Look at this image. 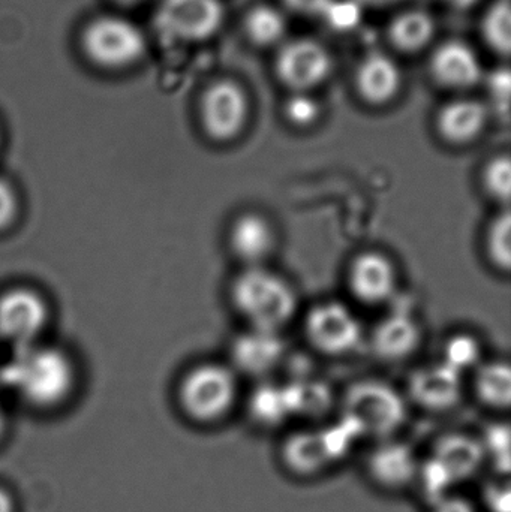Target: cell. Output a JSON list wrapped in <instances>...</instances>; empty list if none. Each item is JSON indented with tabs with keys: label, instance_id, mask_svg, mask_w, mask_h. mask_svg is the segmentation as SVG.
Returning <instances> with one entry per match:
<instances>
[{
	"label": "cell",
	"instance_id": "6da1fadb",
	"mask_svg": "<svg viewBox=\"0 0 511 512\" xmlns=\"http://www.w3.org/2000/svg\"><path fill=\"white\" fill-rule=\"evenodd\" d=\"M20 358L15 387L21 399L38 411H54L69 402L78 372L68 352L57 346H29Z\"/></svg>",
	"mask_w": 511,
	"mask_h": 512
},
{
	"label": "cell",
	"instance_id": "7a4b0ae2",
	"mask_svg": "<svg viewBox=\"0 0 511 512\" xmlns=\"http://www.w3.org/2000/svg\"><path fill=\"white\" fill-rule=\"evenodd\" d=\"M233 300L239 312L257 330L278 333L296 312V295L290 285L260 267L248 268L237 277Z\"/></svg>",
	"mask_w": 511,
	"mask_h": 512
},
{
	"label": "cell",
	"instance_id": "3957f363",
	"mask_svg": "<svg viewBox=\"0 0 511 512\" xmlns=\"http://www.w3.org/2000/svg\"><path fill=\"white\" fill-rule=\"evenodd\" d=\"M81 48L99 68L119 71L140 62L147 51L143 30L120 15H101L87 23L81 33Z\"/></svg>",
	"mask_w": 511,
	"mask_h": 512
},
{
	"label": "cell",
	"instance_id": "277c9868",
	"mask_svg": "<svg viewBox=\"0 0 511 512\" xmlns=\"http://www.w3.org/2000/svg\"><path fill=\"white\" fill-rule=\"evenodd\" d=\"M407 409L395 388L378 381H363L348 390L344 400V420L360 436L386 439L401 429Z\"/></svg>",
	"mask_w": 511,
	"mask_h": 512
},
{
	"label": "cell",
	"instance_id": "5b68a950",
	"mask_svg": "<svg viewBox=\"0 0 511 512\" xmlns=\"http://www.w3.org/2000/svg\"><path fill=\"white\" fill-rule=\"evenodd\" d=\"M236 394V381L227 367L201 364L183 376L177 390V400L189 420L212 424L231 411Z\"/></svg>",
	"mask_w": 511,
	"mask_h": 512
},
{
	"label": "cell",
	"instance_id": "8992f818",
	"mask_svg": "<svg viewBox=\"0 0 511 512\" xmlns=\"http://www.w3.org/2000/svg\"><path fill=\"white\" fill-rule=\"evenodd\" d=\"M51 307L45 295L32 286L17 285L0 292V339L29 348L47 331Z\"/></svg>",
	"mask_w": 511,
	"mask_h": 512
},
{
	"label": "cell",
	"instance_id": "52a82bcc",
	"mask_svg": "<svg viewBox=\"0 0 511 512\" xmlns=\"http://www.w3.org/2000/svg\"><path fill=\"white\" fill-rule=\"evenodd\" d=\"M224 21L219 0H162L155 26L167 41L200 42L215 35Z\"/></svg>",
	"mask_w": 511,
	"mask_h": 512
},
{
	"label": "cell",
	"instance_id": "ba28073f",
	"mask_svg": "<svg viewBox=\"0 0 511 512\" xmlns=\"http://www.w3.org/2000/svg\"><path fill=\"white\" fill-rule=\"evenodd\" d=\"M248 99L239 84L218 81L204 92L200 114L204 131L216 141L233 140L245 128Z\"/></svg>",
	"mask_w": 511,
	"mask_h": 512
},
{
	"label": "cell",
	"instance_id": "9c48e42d",
	"mask_svg": "<svg viewBox=\"0 0 511 512\" xmlns=\"http://www.w3.org/2000/svg\"><path fill=\"white\" fill-rule=\"evenodd\" d=\"M332 57L314 39H297L282 47L276 57L279 80L296 92H308L329 77Z\"/></svg>",
	"mask_w": 511,
	"mask_h": 512
},
{
	"label": "cell",
	"instance_id": "30bf717a",
	"mask_svg": "<svg viewBox=\"0 0 511 512\" xmlns=\"http://www.w3.org/2000/svg\"><path fill=\"white\" fill-rule=\"evenodd\" d=\"M306 333L315 348L332 355L353 351L362 339L356 316L339 303L315 307L306 321Z\"/></svg>",
	"mask_w": 511,
	"mask_h": 512
},
{
	"label": "cell",
	"instance_id": "8fae6325",
	"mask_svg": "<svg viewBox=\"0 0 511 512\" xmlns=\"http://www.w3.org/2000/svg\"><path fill=\"white\" fill-rule=\"evenodd\" d=\"M369 480L386 492H402L414 486L420 462L413 448L396 441H384L366 457Z\"/></svg>",
	"mask_w": 511,
	"mask_h": 512
},
{
	"label": "cell",
	"instance_id": "7c38bea8",
	"mask_svg": "<svg viewBox=\"0 0 511 512\" xmlns=\"http://www.w3.org/2000/svg\"><path fill=\"white\" fill-rule=\"evenodd\" d=\"M282 465L297 477H317L332 468L336 460L324 430L297 432L285 439Z\"/></svg>",
	"mask_w": 511,
	"mask_h": 512
},
{
	"label": "cell",
	"instance_id": "4fadbf2b",
	"mask_svg": "<svg viewBox=\"0 0 511 512\" xmlns=\"http://www.w3.org/2000/svg\"><path fill=\"white\" fill-rule=\"evenodd\" d=\"M410 394L417 405L428 411H449L461 400V373L444 361L417 370L410 379Z\"/></svg>",
	"mask_w": 511,
	"mask_h": 512
},
{
	"label": "cell",
	"instance_id": "5bb4252c",
	"mask_svg": "<svg viewBox=\"0 0 511 512\" xmlns=\"http://www.w3.org/2000/svg\"><path fill=\"white\" fill-rule=\"evenodd\" d=\"M431 459L446 472L453 486L473 480L486 465L480 439L464 433L441 436L432 448Z\"/></svg>",
	"mask_w": 511,
	"mask_h": 512
},
{
	"label": "cell",
	"instance_id": "9a60e30c",
	"mask_svg": "<svg viewBox=\"0 0 511 512\" xmlns=\"http://www.w3.org/2000/svg\"><path fill=\"white\" fill-rule=\"evenodd\" d=\"M431 71L435 80L452 89H467L479 83L483 69L479 57L470 45L447 41L434 51Z\"/></svg>",
	"mask_w": 511,
	"mask_h": 512
},
{
	"label": "cell",
	"instance_id": "2e32d148",
	"mask_svg": "<svg viewBox=\"0 0 511 512\" xmlns=\"http://www.w3.org/2000/svg\"><path fill=\"white\" fill-rule=\"evenodd\" d=\"M356 83L365 101L375 105L387 104L401 90L402 72L392 57L374 51L360 62Z\"/></svg>",
	"mask_w": 511,
	"mask_h": 512
},
{
	"label": "cell",
	"instance_id": "e0dca14e",
	"mask_svg": "<svg viewBox=\"0 0 511 512\" xmlns=\"http://www.w3.org/2000/svg\"><path fill=\"white\" fill-rule=\"evenodd\" d=\"M395 267L387 256L369 252L357 256L351 265L350 286L354 295L366 303H380L395 291Z\"/></svg>",
	"mask_w": 511,
	"mask_h": 512
},
{
	"label": "cell",
	"instance_id": "ac0fdd59",
	"mask_svg": "<svg viewBox=\"0 0 511 512\" xmlns=\"http://www.w3.org/2000/svg\"><path fill=\"white\" fill-rule=\"evenodd\" d=\"M234 363L243 372L263 375L284 357V342L275 331L254 330L237 337L233 343Z\"/></svg>",
	"mask_w": 511,
	"mask_h": 512
},
{
	"label": "cell",
	"instance_id": "d6986e66",
	"mask_svg": "<svg viewBox=\"0 0 511 512\" xmlns=\"http://www.w3.org/2000/svg\"><path fill=\"white\" fill-rule=\"evenodd\" d=\"M486 120L488 113L482 102L455 99L441 108L437 125L444 140L453 144H467L482 134Z\"/></svg>",
	"mask_w": 511,
	"mask_h": 512
},
{
	"label": "cell",
	"instance_id": "ffe728a7",
	"mask_svg": "<svg viewBox=\"0 0 511 512\" xmlns=\"http://www.w3.org/2000/svg\"><path fill=\"white\" fill-rule=\"evenodd\" d=\"M420 330L416 321L407 313L387 316L375 328L372 345L384 360H402L419 345Z\"/></svg>",
	"mask_w": 511,
	"mask_h": 512
},
{
	"label": "cell",
	"instance_id": "44dd1931",
	"mask_svg": "<svg viewBox=\"0 0 511 512\" xmlns=\"http://www.w3.org/2000/svg\"><path fill=\"white\" fill-rule=\"evenodd\" d=\"M230 243L234 254L255 265L272 252V227L255 213L240 216L231 228Z\"/></svg>",
	"mask_w": 511,
	"mask_h": 512
},
{
	"label": "cell",
	"instance_id": "7402d4cb",
	"mask_svg": "<svg viewBox=\"0 0 511 512\" xmlns=\"http://www.w3.org/2000/svg\"><path fill=\"white\" fill-rule=\"evenodd\" d=\"M389 35L390 41L399 50L407 53L423 50L434 38V18L419 9L402 12L390 24Z\"/></svg>",
	"mask_w": 511,
	"mask_h": 512
},
{
	"label": "cell",
	"instance_id": "603a6c76",
	"mask_svg": "<svg viewBox=\"0 0 511 512\" xmlns=\"http://www.w3.org/2000/svg\"><path fill=\"white\" fill-rule=\"evenodd\" d=\"M284 393L290 415L320 417L332 403L329 388L321 382L309 381V379L296 381L284 387Z\"/></svg>",
	"mask_w": 511,
	"mask_h": 512
},
{
	"label": "cell",
	"instance_id": "cb8c5ba5",
	"mask_svg": "<svg viewBox=\"0 0 511 512\" xmlns=\"http://www.w3.org/2000/svg\"><path fill=\"white\" fill-rule=\"evenodd\" d=\"M477 394L494 409L510 408L511 370L507 363H491L480 369L476 379Z\"/></svg>",
	"mask_w": 511,
	"mask_h": 512
},
{
	"label": "cell",
	"instance_id": "d4e9b609",
	"mask_svg": "<svg viewBox=\"0 0 511 512\" xmlns=\"http://www.w3.org/2000/svg\"><path fill=\"white\" fill-rule=\"evenodd\" d=\"M245 29L248 38L260 47H269L281 41L287 30L284 15L273 6L260 5L246 15Z\"/></svg>",
	"mask_w": 511,
	"mask_h": 512
},
{
	"label": "cell",
	"instance_id": "484cf974",
	"mask_svg": "<svg viewBox=\"0 0 511 512\" xmlns=\"http://www.w3.org/2000/svg\"><path fill=\"white\" fill-rule=\"evenodd\" d=\"M252 418L264 427H276L290 417L284 387L263 385L257 388L251 399Z\"/></svg>",
	"mask_w": 511,
	"mask_h": 512
},
{
	"label": "cell",
	"instance_id": "4316f807",
	"mask_svg": "<svg viewBox=\"0 0 511 512\" xmlns=\"http://www.w3.org/2000/svg\"><path fill=\"white\" fill-rule=\"evenodd\" d=\"M486 42L498 54L507 56L511 48V8L509 0H498L485 14L482 23Z\"/></svg>",
	"mask_w": 511,
	"mask_h": 512
},
{
	"label": "cell",
	"instance_id": "83f0119b",
	"mask_svg": "<svg viewBox=\"0 0 511 512\" xmlns=\"http://www.w3.org/2000/svg\"><path fill=\"white\" fill-rule=\"evenodd\" d=\"M485 451L486 465L491 463L495 471L506 477L510 472V427L509 424H492L480 439Z\"/></svg>",
	"mask_w": 511,
	"mask_h": 512
},
{
	"label": "cell",
	"instance_id": "f1b7e54d",
	"mask_svg": "<svg viewBox=\"0 0 511 512\" xmlns=\"http://www.w3.org/2000/svg\"><path fill=\"white\" fill-rule=\"evenodd\" d=\"M488 249L492 261L503 270H509L511 265V218L507 210L503 215L498 216L489 228Z\"/></svg>",
	"mask_w": 511,
	"mask_h": 512
},
{
	"label": "cell",
	"instance_id": "f546056e",
	"mask_svg": "<svg viewBox=\"0 0 511 512\" xmlns=\"http://www.w3.org/2000/svg\"><path fill=\"white\" fill-rule=\"evenodd\" d=\"M486 191L501 203H509L511 195V162L507 155L492 159L483 174Z\"/></svg>",
	"mask_w": 511,
	"mask_h": 512
},
{
	"label": "cell",
	"instance_id": "4dcf8cb0",
	"mask_svg": "<svg viewBox=\"0 0 511 512\" xmlns=\"http://www.w3.org/2000/svg\"><path fill=\"white\" fill-rule=\"evenodd\" d=\"M479 358V342L467 334H459V336L452 337L447 343L444 363L462 373V370L476 366L479 363Z\"/></svg>",
	"mask_w": 511,
	"mask_h": 512
},
{
	"label": "cell",
	"instance_id": "1f68e13d",
	"mask_svg": "<svg viewBox=\"0 0 511 512\" xmlns=\"http://www.w3.org/2000/svg\"><path fill=\"white\" fill-rule=\"evenodd\" d=\"M321 17L326 18L333 29H354L363 17L362 3L359 0H330Z\"/></svg>",
	"mask_w": 511,
	"mask_h": 512
},
{
	"label": "cell",
	"instance_id": "d6a6232c",
	"mask_svg": "<svg viewBox=\"0 0 511 512\" xmlns=\"http://www.w3.org/2000/svg\"><path fill=\"white\" fill-rule=\"evenodd\" d=\"M21 197L14 183L0 176V234L9 233L20 221Z\"/></svg>",
	"mask_w": 511,
	"mask_h": 512
},
{
	"label": "cell",
	"instance_id": "836d02e7",
	"mask_svg": "<svg viewBox=\"0 0 511 512\" xmlns=\"http://www.w3.org/2000/svg\"><path fill=\"white\" fill-rule=\"evenodd\" d=\"M285 116L297 126H309L320 116L318 102L306 92H296L285 104Z\"/></svg>",
	"mask_w": 511,
	"mask_h": 512
},
{
	"label": "cell",
	"instance_id": "e575fe53",
	"mask_svg": "<svg viewBox=\"0 0 511 512\" xmlns=\"http://www.w3.org/2000/svg\"><path fill=\"white\" fill-rule=\"evenodd\" d=\"M489 90L500 114L509 117L511 75L509 69H497L489 77Z\"/></svg>",
	"mask_w": 511,
	"mask_h": 512
},
{
	"label": "cell",
	"instance_id": "d590c367",
	"mask_svg": "<svg viewBox=\"0 0 511 512\" xmlns=\"http://www.w3.org/2000/svg\"><path fill=\"white\" fill-rule=\"evenodd\" d=\"M486 507L491 512H510L509 484L491 483L483 493Z\"/></svg>",
	"mask_w": 511,
	"mask_h": 512
},
{
	"label": "cell",
	"instance_id": "8d00e7d4",
	"mask_svg": "<svg viewBox=\"0 0 511 512\" xmlns=\"http://www.w3.org/2000/svg\"><path fill=\"white\" fill-rule=\"evenodd\" d=\"M429 512H477L473 502L468 501L464 496L449 495L444 498L438 499L434 504H431V511Z\"/></svg>",
	"mask_w": 511,
	"mask_h": 512
},
{
	"label": "cell",
	"instance_id": "74e56055",
	"mask_svg": "<svg viewBox=\"0 0 511 512\" xmlns=\"http://www.w3.org/2000/svg\"><path fill=\"white\" fill-rule=\"evenodd\" d=\"M288 8L302 15H323L330 0H284Z\"/></svg>",
	"mask_w": 511,
	"mask_h": 512
},
{
	"label": "cell",
	"instance_id": "f35d334b",
	"mask_svg": "<svg viewBox=\"0 0 511 512\" xmlns=\"http://www.w3.org/2000/svg\"><path fill=\"white\" fill-rule=\"evenodd\" d=\"M0 512H17L14 496L2 486H0Z\"/></svg>",
	"mask_w": 511,
	"mask_h": 512
},
{
	"label": "cell",
	"instance_id": "ab89813d",
	"mask_svg": "<svg viewBox=\"0 0 511 512\" xmlns=\"http://www.w3.org/2000/svg\"><path fill=\"white\" fill-rule=\"evenodd\" d=\"M449 5L455 6V8H470L474 3L479 2V0H446Z\"/></svg>",
	"mask_w": 511,
	"mask_h": 512
},
{
	"label": "cell",
	"instance_id": "60d3db41",
	"mask_svg": "<svg viewBox=\"0 0 511 512\" xmlns=\"http://www.w3.org/2000/svg\"><path fill=\"white\" fill-rule=\"evenodd\" d=\"M360 3H369V5H386V3L393 2V0H359Z\"/></svg>",
	"mask_w": 511,
	"mask_h": 512
},
{
	"label": "cell",
	"instance_id": "b9f144b4",
	"mask_svg": "<svg viewBox=\"0 0 511 512\" xmlns=\"http://www.w3.org/2000/svg\"><path fill=\"white\" fill-rule=\"evenodd\" d=\"M116 2L123 3V5H135V3L143 2V0H116Z\"/></svg>",
	"mask_w": 511,
	"mask_h": 512
},
{
	"label": "cell",
	"instance_id": "7bdbcfd3",
	"mask_svg": "<svg viewBox=\"0 0 511 512\" xmlns=\"http://www.w3.org/2000/svg\"><path fill=\"white\" fill-rule=\"evenodd\" d=\"M2 141H3L2 128H0V149H2Z\"/></svg>",
	"mask_w": 511,
	"mask_h": 512
}]
</instances>
